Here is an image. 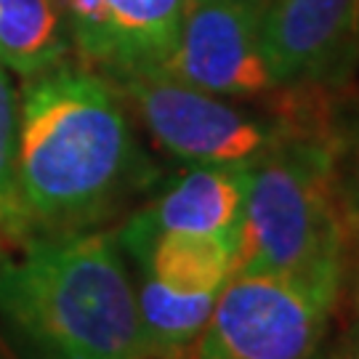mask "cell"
<instances>
[{"instance_id": "8992f818", "label": "cell", "mask_w": 359, "mask_h": 359, "mask_svg": "<svg viewBox=\"0 0 359 359\" xmlns=\"http://www.w3.org/2000/svg\"><path fill=\"white\" fill-rule=\"evenodd\" d=\"M266 0H187L160 72L224 99H258L277 83L264 56Z\"/></svg>"}, {"instance_id": "277c9868", "label": "cell", "mask_w": 359, "mask_h": 359, "mask_svg": "<svg viewBox=\"0 0 359 359\" xmlns=\"http://www.w3.org/2000/svg\"><path fill=\"white\" fill-rule=\"evenodd\" d=\"M341 271L231 274L197 359H311L338 314Z\"/></svg>"}, {"instance_id": "4fadbf2b", "label": "cell", "mask_w": 359, "mask_h": 359, "mask_svg": "<svg viewBox=\"0 0 359 359\" xmlns=\"http://www.w3.org/2000/svg\"><path fill=\"white\" fill-rule=\"evenodd\" d=\"M16 120L19 90L13 88L11 72L0 67V264L16 256L35 237L19 189Z\"/></svg>"}, {"instance_id": "7c38bea8", "label": "cell", "mask_w": 359, "mask_h": 359, "mask_svg": "<svg viewBox=\"0 0 359 359\" xmlns=\"http://www.w3.org/2000/svg\"><path fill=\"white\" fill-rule=\"evenodd\" d=\"M330 163V187L341 218L344 250L359 248V88L346 83L325 142Z\"/></svg>"}, {"instance_id": "6da1fadb", "label": "cell", "mask_w": 359, "mask_h": 359, "mask_svg": "<svg viewBox=\"0 0 359 359\" xmlns=\"http://www.w3.org/2000/svg\"><path fill=\"white\" fill-rule=\"evenodd\" d=\"M16 170L27 218L40 237L93 229L152 168L112 80L67 62L22 86Z\"/></svg>"}, {"instance_id": "52a82bcc", "label": "cell", "mask_w": 359, "mask_h": 359, "mask_svg": "<svg viewBox=\"0 0 359 359\" xmlns=\"http://www.w3.org/2000/svg\"><path fill=\"white\" fill-rule=\"evenodd\" d=\"M59 6L77 62L117 77L165 65L187 0H59Z\"/></svg>"}, {"instance_id": "e0dca14e", "label": "cell", "mask_w": 359, "mask_h": 359, "mask_svg": "<svg viewBox=\"0 0 359 359\" xmlns=\"http://www.w3.org/2000/svg\"><path fill=\"white\" fill-rule=\"evenodd\" d=\"M311 359H335V348H333V351H325V348H320V351H317Z\"/></svg>"}, {"instance_id": "5bb4252c", "label": "cell", "mask_w": 359, "mask_h": 359, "mask_svg": "<svg viewBox=\"0 0 359 359\" xmlns=\"http://www.w3.org/2000/svg\"><path fill=\"white\" fill-rule=\"evenodd\" d=\"M348 309V327L344 333V344L359 346V248L341 253V290L338 309Z\"/></svg>"}, {"instance_id": "5b68a950", "label": "cell", "mask_w": 359, "mask_h": 359, "mask_svg": "<svg viewBox=\"0 0 359 359\" xmlns=\"http://www.w3.org/2000/svg\"><path fill=\"white\" fill-rule=\"evenodd\" d=\"M109 80L154 142L189 165H250L283 139L271 117L248 115L224 96L187 86L160 69Z\"/></svg>"}, {"instance_id": "3957f363", "label": "cell", "mask_w": 359, "mask_h": 359, "mask_svg": "<svg viewBox=\"0 0 359 359\" xmlns=\"http://www.w3.org/2000/svg\"><path fill=\"white\" fill-rule=\"evenodd\" d=\"M341 248L327 149L283 136L248 168L234 274L341 271Z\"/></svg>"}, {"instance_id": "9a60e30c", "label": "cell", "mask_w": 359, "mask_h": 359, "mask_svg": "<svg viewBox=\"0 0 359 359\" xmlns=\"http://www.w3.org/2000/svg\"><path fill=\"white\" fill-rule=\"evenodd\" d=\"M335 359H359V346L357 344H341L335 348Z\"/></svg>"}, {"instance_id": "30bf717a", "label": "cell", "mask_w": 359, "mask_h": 359, "mask_svg": "<svg viewBox=\"0 0 359 359\" xmlns=\"http://www.w3.org/2000/svg\"><path fill=\"white\" fill-rule=\"evenodd\" d=\"M234 240L165 231L128 248L144 274L181 295H218L234 274Z\"/></svg>"}, {"instance_id": "9c48e42d", "label": "cell", "mask_w": 359, "mask_h": 359, "mask_svg": "<svg viewBox=\"0 0 359 359\" xmlns=\"http://www.w3.org/2000/svg\"><path fill=\"white\" fill-rule=\"evenodd\" d=\"M250 165H192L123 226L117 245L128 250L154 234H216L237 243Z\"/></svg>"}, {"instance_id": "7a4b0ae2", "label": "cell", "mask_w": 359, "mask_h": 359, "mask_svg": "<svg viewBox=\"0 0 359 359\" xmlns=\"http://www.w3.org/2000/svg\"><path fill=\"white\" fill-rule=\"evenodd\" d=\"M0 314L46 359H144L136 283L104 231L32 237L0 264Z\"/></svg>"}, {"instance_id": "2e32d148", "label": "cell", "mask_w": 359, "mask_h": 359, "mask_svg": "<svg viewBox=\"0 0 359 359\" xmlns=\"http://www.w3.org/2000/svg\"><path fill=\"white\" fill-rule=\"evenodd\" d=\"M0 359H22V354L3 338V333H0Z\"/></svg>"}, {"instance_id": "ba28073f", "label": "cell", "mask_w": 359, "mask_h": 359, "mask_svg": "<svg viewBox=\"0 0 359 359\" xmlns=\"http://www.w3.org/2000/svg\"><path fill=\"white\" fill-rule=\"evenodd\" d=\"M264 56L277 86L351 80L359 65V0H266Z\"/></svg>"}, {"instance_id": "8fae6325", "label": "cell", "mask_w": 359, "mask_h": 359, "mask_svg": "<svg viewBox=\"0 0 359 359\" xmlns=\"http://www.w3.org/2000/svg\"><path fill=\"white\" fill-rule=\"evenodd\" d=\"M59 0H0V67L29 80L69 62Z\"/></svg>"}]
</instances>
